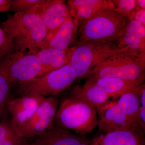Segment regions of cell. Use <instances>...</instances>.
Listing matches in <instances>:
<instances>
[{
	"label": "cell",
	"mask_w": 145,
	"mask_h": 145,
	"mask_svg": "<svg viewBox=\"0 0 145 145\" xmlns=\"http://www.w3.org/2000/svg\"><path fill=\"white\" fill-rule=\"evenodd\" d=\"M114 10L127 18L133 11L137 9L135 0H110Z\"/></svg>",
	"instance_id": "23"
},
{
	"label": "cell",
	"mask_w": 145,
	"mask_h": 145,
	"mask_svg": "<svg viewBox=\"0 0 145 145\" xmlns=\"http://www.w3.org/2000/svg\"><path fill=\"white\" fill-rule=\"evenodd\" d=\"M127 18L137 21L145 26V9L137 8L130 14Z\"/></svg>",
	"instance_id": "27"
},
{
	"label": "cell",
	"mask_w": 145,
	"mask_h": 145,
	"mask_svg": "<svg viewBox=\"0 0 145 145\" xmlns=\"http://www.w3.org/2000/svg\"><path fill=\"white\" fill-rule=\"evenodd\" d=\"M144 135L134 130H118L97 135L89 145H145Z\"/></svg>",
	"instance_id": "15"
},
{
	"label": "cell",
	"mask_w": 145,
	"mask_h": 145,
	"mask_svg": "<svg viewBox=\"0 0 145 145\" xmlns=\"http://www.w3.org/2000/svg\"><path fill=\"white\" fill-rule=\"evenodd\" d=\"M54 123L76 134L86 137L98 126L96 108L69 96L64 98L57 109Z\"/></svg>",
	"instance_id": "3"
},
{
	"label": "cell",
	"mask_w": 145,
	"mask_h": 145,
	"mask_svg": "<svg viewBox=\"0 0 145 145\" xmlns=\"http://www.w3.org/2000/svg\"><path fill=\"white\" fill-rule=\"evenodd\" d=\"M76 80L75 71L68 64L45 75L18 84V92L21 96H57Z\"/></svg>",
	"instance_id": "6"
},
{
	"label": "cell",
	"mask_w": 145,
	"mask_h": 145,
	"mask_svg": "<svg viewBox=\"0 0 145 145\" xmlns=\"http://www.w3.org/2000/svg\"><path fill=\"white\" fill-rule=\"evenodd\" d=\"M90 79L93 80L99 87L112 97L120 96L140 87L144 84L143 82L144 79L129 80L115 78Z\"/></svg>",
	"instance_id": "18"
},
{
	"label": "cell",
	"mask_w": 145,
	"mask_h": 145,
	"mask_svg": "<svg viewBox=\"0 0 145 145\" xmlns=\"http://www.w3.org/2000/svg\"><path fill=\"white\" fill-rule=\"evenodd\" d=\"M69 96L86 102L96 108L105 103L112 97L90 78L83 86H75L70 91Z\"/></svg>",
	"instance_id": "17"
},
{
	"label": "cell",
	"mask_w": 145,
	"mask_h": 145,
	"mask_svg": "<svg viewBox=\"0 0 145 145\" xmlns=\"http://www.w3.org/2000/svg\"><path fill=\"white\" fill-rule=\"evenodd\" d=\"M40 14L48 33L56 30L68 18L71 17L63 0H45L40 6Z\"/></svg>",
	"instance_id": "14"
},
{
	"label": "cell",
	"mask_w": 145,
	"mask_h": 145,
	"mask_svg": "<svg viewBox=\"0 0 145 145\" xmlns=\"http://www.w3.org/2000/svg\"><path fill=\"white\" fill-rule=\"evenodd\" d=\"M68 50H61L50 48L39 50L36 55L39 58L41 67L40 76L68 64Z\"/></svg>",
	"instance_id": "19"
},
{
	"label": "cell",
	"mask_w": 145,
	"mask_h": 145,
	"mask_svg": "<svg viewBox=\"0 0 145 145\" xmlns=\"http://www.w3.org/2000/svg\"><path fill=\"white\" fill-rule=\"evenodd\" d=\"M45 0H12L10 9L14 13L25 12L39 6H41Z\"/></svg>",
	"instance_id": "22"
},
{
	"label": "cell",
	"mask_w": 145,
	"mask_h": 145,
	"mask_svg": "<svg viewBox=\"0 0 145 145\" xmlns=\"http://www.w3.org/2000/svg\"><path fill=\"white\" fill-rule=\"evenodd\" d=\"M26 145H42L39 143L38 141H36L34 142L31 143V144H27Z\"/></svg>",
	"instance_id": "31"
},
{
	"label": "cell",
	"mask_w": 145,
	"mask_h": 145,
	"mask_svg": "<svg viewBox=\"0 0 145 145\" xmlns=\"http://www.w3.org/2000/svg\"><path fill=\"white\" fill-rule=\"evenodd\" d=\"M145 58L119 53L99 64L91 71L89 78H115L129 80L144 79Z\"/></svg>",
	"instance_id": "5"
},
{
	"label": "cell",
	"mask_w": 145,
	"mask_h": 145,
	"mask_svg": "<svg viewBox=\"0 0 145 145\" xmlns=\"http://www.w3.org/2000/svg\"><path fill=\"white\" fill-rule=\"evenodd\" d=\"M116 44L124 53L145 58V26L127 18Z\"/></svg>",
	"instance_id": "11"
},
{
	"label": "cell",
	"mask_w": 145,
	"mask_h": 145,
	"mask_svg": "<svg viewBox=\"0 0 145 145\" xmlns=\"http://www.w3.org/2000/svg\"><path fill=\"white\" fill-rule=\"evenodd\" d=\"M45 97L28 94L10 99L7 106V112L11 116L10 125L16 133L28 121L40 105Z\"/></svg>",
	"instance_id": "10"
},
{
	"label": "cell",
	"mask_w": 145,
	"mask_h": 145,
	"mask_svg": "<svg viewBox=\"0 0 145 145\" xmlns=\"http://www.w3.org/2000/svg\"><path fill=\"white\" fill-rule=\"evenodd\" d=\"M12 2V0H0V13L9 10Z\"/></svg>",
	"instance_id": "29"
},
{
	"label": "cell",
	"mask_w": 145,
	"mask_h": 145,
	"mask_svg": "<svg viewBox=\"0 0 145 145\" xmlns=\"http://www.w3.org/2000/svg\"><path fill=\"white\" fill-rule=\"evenodd\" d=\"M79 26V21L72 17L68 18L59 27L48 33L40 49L50 48L68 50L75 42Z\"/></svg>",
	"instance_id": "12"
},
{
	"label": "cell",
	"mask_w": 145,
	"mask_h": 145,
	"mask_svg": "<svg viewBox=\"0 0 145 145\" xmlns=\"http://www.w3.org/2000/svg\"><path fill=\"white\" fill-rule=\"evenodd\" d=\"M123 52L114 42H78L68 50V64L75 71L76 80H79L99 64Z\"/></svg>",
	"instance_id": "4"
},
{
	"label": "cell",
	"mask_w": 145,
	"mask_h": 145,
	"mask_svg": "<svg viewBox=\"0 0 145 145\" xmlns=\"http://www.w3.org/2000/svg\"><path fill=\"white\" fill-rule=\"evenodd\" d=\"M40 6L8 16L2 28L13 40L14 50L36 55L48 34Z\"/></svg>",
	"instance_id": "1"
},
{
	"label": "cell",
	"mask_w": 145,
	"mask_h": 145,
	"mask_svg": "<svg viewBox=\"0 0 145 145\" xmlns=\"http://www.w3.org/2000/svg\"><path fill=\"white\" fill-rule=\"evenodd\" d=\"M12 130L10 124L0 122V145H3L7 136Z\"/></svg>",
	"instance_id": "28"
},
{
	"label": "cell",
	"mask_w": 145,
	"mask_h": 145,
	"mask_svg": "<svg viewBox=\"0 0 145 145\" xmlns=\"http://www.w3.org/2000/svg\"><path fill=\"white\" fill-rule=\"evenodd\" d=\"M127 18L112 8H107L79 22L78 42L117 41Z\"/></svg>",
	"instance_id": "2"
},
{
	"label": "cell",
	"mask_w": 145,
	"mask_h": 145,
	"mask_svg": "<svg viewBox=\"0 0 145 145\" xmlns=\"http://www.w3.org/2000/svg\"><path fill=\"white\" fill-rule=\"evenodd\" d=\"M11 86L8 80L0 73V119L5 118L8 113L7 106L10 99Z\"/></svg>",
	"instance_id": "21"
},
{
	"label": "cell",
	"mask_w": 145,
	"mask_h": 145,
	"mask_svg": "<svg viewBox=\"0 0 145 145\" xmlns=\"http://www.w3.org/2000/svg\"><path fill=\"white\" fill-rule=\"evenodd\" d=\"M140 108L139 120L140 124L143 131L145 129V85L141 89L140 94Z\"/></svg>",
	"instance_id": "25"
},
{
	"label": "cell",
	"mask_w": 145,
	"mask_h": 145,
	"mask_svg": "<svg viewBox=\"0 0 145 145\" xmlns=\"http://www.w3.org/2000/svg\"><path fill=\"white\" fill-rule=\"evenodd\" d=\"M67 4L71 16L79 22L87 20L104 9L114 10L110 0H69Z\"/></svg>",
	"instance_id": "16"
},
{
	"label": "cell",
	"mask_w": 145,
	"mask_h": 145,
	"mask_svg": "<svg viewBox=\"0 0 145 145\" xmlns=\"http://www.w3.org/2000/svg\"><path fill=\"white\" fill-rule=\"evenodd\" d=\"M59 105L57 96L45 97L34 115L16 134L24 139L39 136L53 124Z\"/></svg>",
	"instance_id": "8"
},
{
	"label": "cell",
	"mask_w": 145,
	"mask_h": 145,
	"mask_svg": "<svg viewBox=\"0 0 145 145\" xmlns=\"http://www.w3.org/2000/svg\"><path fill=\"white\" fill-rule=\"evenodd\" d=\"M37 137L36 141L42 145H89L91 141L54 123Z\"/></svg>",
	"instance_id": "13"
},
{
	"label": "cell",
	"mask_w": 145,
	"mask_h": 145,
	"mask_svg": "<svg viewBox=\"0 0 145 145\" xmlns=\"http://www.w3.org/2000/svg\"><path fill=\"white\" fill-rule=\"evenodd\" d=\"M96 109L99 114L98 126L101 134L122 129L134 130L144 134L133 123L117 101H108Z\"/></svg>",
	"instance_id": "9"
},
{
	"label": "cell",
	"mask_w": 145,
	"mask_h": 145,
	"mask_svg": "<svg viewBox=\"0 0 145 145\" xmlns=\"http://www.w3.org/2000/svg\"><path fill=\"white\" fill-rule=\"evenodd\" d=\"M27 144L24 138L17 135L12 130L7 136L3 145H26Z\"/></svg>",
	"instance_id": "26"
},
{
	"label": "cell",
	"mask_w": 145,
	"mask_h": 145,
	"mask_svg": "<svg viewBox=\"0 0 145 145\" xmlns=\"http://www.w3.org/2000/svg\"><path fill=\"white\" fill-rule=\"evenodd\" d=\"M14 50L13 40L10 36L0 27V61Z\"/></svg>",
	"instance_id": "24"
},
{
	"label": "cell",
	"mask_w": 145,
	"mask_h": 145,
	"mask_svg": "<svg viewBox=\"0 0 145 145\" xmlns=\"http://www.w3.org/2000/svg\"><path fill=\"white\" fill-rule=\"evenodd\" d=\"M40 63L36 55L14 50L0 61V73L11 85L40 76Z\"/></svg>",
	"instance_id": "7"
},
{
	"label": "cell",
	"mask_w": 145,
	"mask_h": 145,
	"mask_svg": "<svg viewBox=\"0 0 145 145\" xmlns=\"http://www.w3.org/2000/svg\"><path fill=\"white\" fill-rule=\"evenodd\" d=\"M144 85L143 84L140 87L119 96L117 103L134 125L144 133L140 125L139 120L140 92Z\"/></svg>",
	"instance_id": "20"
},
{
	"label": "cell",
	"mask_w": 145,
	"mask_h": 145,
	"mask_svg": "<svg viewBox=\"0 0 145 145\" xmlns=\"http://www.w3.org/2000/svg\"><path fill=\"white\" fill-rule=\"evenodd\" d=\"M137 8L145 9V0H135Z\"/></svg>",
	"instance_id": "30"
}]
</instances>
